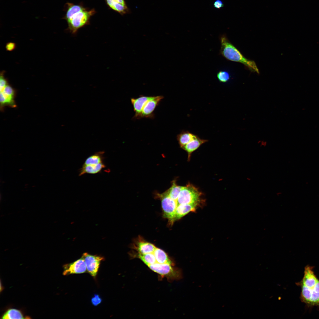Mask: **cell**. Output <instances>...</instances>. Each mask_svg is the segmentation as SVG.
Masks as SVG:
<instances>
[{
  "label": "cell",
  "mask_w": 319,
  "mask_h": 319,
  "mask_svg": "<svg viewBox=\"0 0 319 319\" xmlns=\"http://www.w3.org/2000/svg\"><path fill=\"white\" fill-rule=\"evenodd\" d=\"M65 6L66 13L64 19L67 21L69 31L72 34L89 24L91 17L96 13L95 9L85 7L82 3L75 4L67 2Z\"/></svg>",
  "instance_id": "6da1fadb"
},
{
  "label": "cell",
  "mask_w": 319,
  "mask_h": 319,
  "mask_svg": "<svg viewBox=\"0 0 319 319\" xmlns=\"http://www.w3.org/2000/svg\"><path fill=\"white\" fill-rule=\"evenodd\" d=\"M301 287L300 299L303 302L310 306L319 308V279L315 274L313 267H305L302 280L297 284Z\"/></svg>",
  "instance_id": "7a4b0ae2"
},
{
  "label": "cell",
  "mask_w": 319,
  "mask_h": 319,
  "mask_svg": "<svg viewBox=\"0 0 319 319\" xmlns=\"http://www.w3.org/2000/svg\"><path fill=\"white\" fill-rule=\"evenodd\" d=\"M220 53L227 59L241 63L250 70L259 74V70L255 62L246 58L223 34L220 37Z\"/></svg>",
  "instance_id": "3957f363"
},
{
  "label": "cell",
  "mask_w": 319,
  "mask_h": 319,
  "mask_svg": "<svg viewBox=\"0 0 319 319\" xmlns=\"http://www.w3.org/2000/svg\"><path fill=\"white\" fill-rule=\"evenodd\" d=\"M201 193L198 189L190 183L183 186L176 201L178 205L181 204H199Z\"/></svg>",
  "instance_id": "277c9868"
},
{
  "label": "cell",
  "mask_w": 319,
  "mask_h": 319,
  "mask_svg": "<svg viewBox=\"0 0 319 319\" xmlns=\"http://www.w3.org/2000/svg\"><path fill=\"white\" fill-rule=\"evenodd\" d=\"M169 264H160L156 263L148 266L151 270L165 277L170 280H178L182 278V271L179 269Z\"/></svg>",
  "instance_id": "5b68a950"
},
{
  "label": "cell",
  "mask_w": 319,
  "mask_h": 319,
  "mask_svg": "<svg viewBox=\"0 0 319 319\" xmlns=\"http://www.w3.org/2000/svg\"><path fill=\"white\" fill-rule=\"evenodd\" d=\"M159 194L161 201L163 216L172 224L175 221V211L178 206L177 201L171 198L166 191Z\"/></svg>",
  "instance_id": "8992f818"
},
{
  "label": "cell",
  "mask_w": 319,
  "mask_h": 319,
  "mask_svg": "<svg viewBox=\"0 0 319 319\" xmlns=\"http://www.w3.org/2000/svg\"><path fill=\"white\" fill-rule=\"evenodd\" d=\"M85 262L87 271L92 277H95L97 274L102 261L104 260L103 257L96 255H92L87 253L83 254L82 257Z\"/></svg>",
  "instance_id": "52a82bcc"
},
{
  "label": "cell",
  "mask_w": 319,
  "mask_h": 319,
  "mask_svg": "<svg viewBox=\"0 0 319 319\" xmlns=\"http://www.w3.org/2000/svg\"><path fill=\"white\" fill-rule=\"evenodd\" d=\"M163 98L162 95L149 96L144 103L138 118H153L154 110Z\"/></svg>",
  "instance_id": "ba28073f"
},
{
  "label": "cell",
  "mask_w": 319,
  "mask_h": 319,
  "mask_svg": "<svg viewBox=\"0 0 319 319\" xmlns=\"http://www.w3.org/2000/svg\"><path fill=\"white\" fill-rule=\"evenodd\" d=\"M64 268V275L82 274L87 271L85 262L82 257L73 263L65 265Z\"/></svg>",
  "instance_id": "9c48e42d"
},
{
  "label": "cell",
  "mask_w": 319,
  "mask_h": 319,
  "mask_svg": "<svg viewBox=\"0 0 319 319\" xmlns=\"http://www.w3.org/2000/svg\"><path fill=\"white\" fill-rule=\"evenodd\" d=\"M109 9L123 15L130 12L125 0H104Z\"/></svg>",
  "instance_id": "30bf717a"
},
{
  "label": "cell",
  "mask_w": 319,
  "mask_h": 319,
  "mask_svg": "<svg viewBox=\"0 0 319 319\" xmlns=\"http://www.w3.org/2000/svg\"><path fill=\"white\" fill-rule=\"evenodd\" d=\"M198 204H185L178 205L175 214V221L178 220L190 212L196 210Z\"/></svg>",
  "instance_id": "8fae6325"
},
{
  "label": "cell",
  "mask_w": 319,
  "mask_h": 319,
  "mask_svg": "<svg viewBox=\"0 0 319 319\" xmlns=\"http://www.w3.org/2000/svg\"><path fill=\"white\" fill-rule=\"evenodd\" d=\"M207 141V140L201 139L197 136L182 147V149L188 153V160H190L191 154L193 152L197 149L202 144Z\"/></svg>",
  "instance_id": "7c38bea8"
},
{
  "label": "cell",
  "mask_w": 319,
  "mask_h": 319,
  "mask_svg": "<svg viewBox=\"0 0 319 319\" xmlns=\"http://www.w3.org/2000/svg\"><path fill=\"white\" fill-rule=\"evenodd\" d=\"M105 167L104 162L93 165H83L79 170V175L85 174H96L100 172Z\"/></svg>",
  "instance_id": "4fadbf2b"
},
{
  "label": "cell",
  "mask_w": 319,
  "mask_h": 319,
  "mask_svg": "<svg viewBox=\"0 0 319 319\" xmlns=\"http://www.w3.org/2000/svg\"><path fill=\"white\" fill-rule=\"evenodd\" d=\"M197 136L188 131H183L177 136V139L182 148Z\"/></svg>",
  "instance_id": "5bb4252c"
},
{
  "label": "cell",
  "mask_w": 319,
  "mask_h": 319,
  "mask_svg": "<svg viewBox=\"0 0 319 319\" xmlns=\"http://www.w3.org/2000/svg\"><path fill=\"white\" fill-rule=\"evenodd\" d=\"M153 253L157 263L160 264H169L174 266V263L163 250L156 248Z\"/></svg>",
  "instance_id": "9a60e30c"
},
{
  "label": "cell",
  "mask_w": 319,
  "mask_h": 319,
  "mask_svg": "<svg viewBox=\"0 0 319 319\" xmlns=\"http://www.w3.org/2000/svg\"><path fill=\"white\" fill-rule=\"evenodd\" d=\"M104 151H99L95 153L89 157L85 160L83 165H95L104 162Z\"/></svg>",
  "instance_id": "2e32d148"
},
{
  "label": "cell",
  "mask_w": 319,
  "mask_h": 319,
  "mask_svg": "<svg viewBox=\"0 0 319 319\" xmlns=\"http://www.w3.org/2000/svg\"><path fill=\"white\" fill-rule=\"evenodd\" d=\"M156 248L153 244L145 241L139 242L137 247L139 253L141 254L153 253Z\"/></svg>",
  "instance_id": "e0dca14e"
},
{
  "label": "cell",
  "mask_w": 319,
  "mask_h": 319,
  "mask_svg": "<svg viewBox=\"0 0 319 319\" xmlns=\"http://www.w3.org/2000/svg\"><path fill=\"white\" fill-rule=\"evenodd\" d=\"M183 187V186L178 185L175 181H173L171 187L166 192L171 198L177 201Z\"/></svg>",
  "instance_id": "ac0fdd59"
},
{
  "label": "cell",
  "mask_w": 319,
  "mask_h": 319,
  "mask_svg": "<svg viewBox=\"0 0 319 319\" xmlns=\"http://www.w3.org/2000/svg\"><path fill=\"white\" fill-rule=\"evenodd\" d=\"M24 318L19 310L11 309L8 310L2 316V319H23Z\"/></svg>",
  "instance_id": "d6986e66"
},
{
  "label": "cell",
  "mask_w": 319,
  "mask_h": 319,
  "mask_svg": "<svg viewBox=\"0 0 319 319\" xmlns=\"http://www.w3.org/2000/svg\"><path fill=\"white\" fill-rule=\"evenodd\" d=\"M138 257L147 266L157 263L156 258L153 253L144 254L139 253Z\"/></svg>",
  "instance_id": "ffe728a7"
},
{
  "label": "cell",
  "mask_w": 319,
  "mask_h": 319,
  "mask_svg": "<svg viewBox=\"0 0 319 319\" xmlns=\"http://www.w3.org/2000/svg\"><path fill=\"white\" fill-rule=\"evenodd\" d=\"M218 80L221 82L225 83L227 82L230 79L229 73L227 71H220L217 74Z\"/></svg>",
  "instance_id": "44dd1931"
},
{
  "label": "cell",
  "mask_w": 319,
  "mask_h": 319,
  "mask_svg": "<svg viewBox=\"0 0 319 319\" xmlns=\"http://www.w3.org/2000/svg\"><path fill=\"white\" fill-rule=\"evenodd\" d=\"M91 302L94 306H97L102 302V300L100 296L97 294H95L91 299Z\"/></svg>",
  "instance_id": "7402d4cb"
},
{
  "label": "cell",
  "mask_w": 319,
  "mask_h": 319,
  "mask_svg": "<svg viewBox=\"0 0 319 319\" xmlns=\"http://www.w3.org/2000/svg\"><path fill=\"white\" fill-rule=\"evenodd\" d=\"M0 77V90L1 91L4 87L8 84L7 80L4 77L3 74H1Z\"/></svg>",
  "instance_id": "603a6c76"
},
{
  "label": "cell",
  "mask_w": 319,
  "mask_h": 319,
  "mask_svg": "<svg viewBox=\"0 0 319 319\" xmlns=\"http://www.w3.org/2000/svg\"><path fill=\"white\" fill-rule=\"evenodd\" d=\"M213 5L216 9H219L224 7V5L222 0H216L214 2Z\"/></svg>",
  "instance_id": "cb8c5ba5"
},
{
  "label": "cell",
  "mask_w": 319,
  "mask_h": 319,
  "mask_svg": "<svg viewBox=\"0 0 319 319\" xmlns=\"http://www.w3.org/2000/svg\"><path fill=\"white\" fill-rule=\"evenodd\" d=\"M16 47L15 44L13 42L8 43L6 45V50L10 51L14 50L15 48Z\"/></svg>",
  "instance_id": "d4e9b609"
},
{
  "label": "cell",
  "mask_w": 319,
  "mask_h": 319,
  "mask_svg": "<svg viewBox=\"0 0 319 319\" xmlns=\"http://www.w3.org/2000/svg\"><path fill=\"white\" fill-rule=\"evenodd\" d=\"M281 194V192H278V193H276V194H277V195H280V194Z\"/></svg>",
  "instance_id": "484cf974"
},
{
  "label": "cell",
  "mask_w": 319,
  "mask_h": 319,
  "mask_svg": "<svg viewBox=\"0 0 319 319\" xmlns=\"http://www.w3.org/2000/svg\"><path fill=\"white\" fill-rule=\"evenodd\" d=\"M247 179L248 180H251V178H250L248 177V178H247Z\"/></svg>",
  "instance_id": "4316f807"
}]
</instances>
